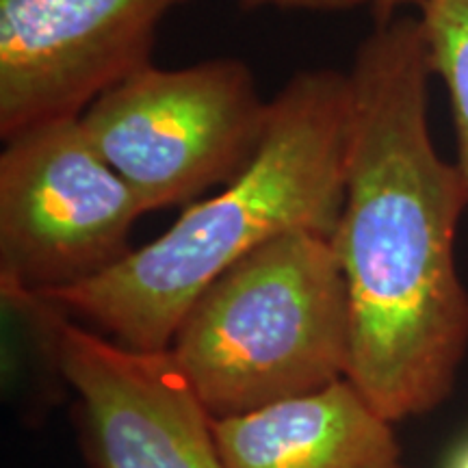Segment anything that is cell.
I'll use <instances>...</instances> for the list:
<instances>
[{
    "instance_id": "7",
    "label": "cell",
    "mask_w": 468,
    "mask_h": 468,
    "mask_svg": "<svg viewBox=\"0 0 468 468\" xmlns=\"http://www.w3.org/2000/svg\"><path fill=\"white\" fill-rule=\"evenodd\" d=\"M186 0H0V137L79 117L150 66L156 31Z\"/></svg>"
},
{
    "instance_id": "5",
    "label": "cell",
    "mask_w": 468,
    "mask_h": 468,
    "mask_svg": "<svg viewBox=\"0 0 468 468\" xmlns=\"http://www.w3.org/2000/svg\"><path fill=\"white\" fill-rule=\"evenodd\" d=\"M145 210L79 117L33 124L0 154V291L46 297L101 276L131 251Z\"/></svg>"
},
{
    "instance_id": "3",
    "label": "cell",
    "mask_w": 468,
    "mask_h": 468,
    "mask_svg": "<svg viewBox=\"0 0 468 468\" xmlns=\"http://www.w3.org/2000/svg\"><path fill=\"white\" fill-rule=\"evenodd\" d=\"M174 365L213 420L347 378V284L332 237L292 230L215 280L180 321Z\"/></svg>"
},
{
    "instance_id": "12",
    "label": "cell",
    "mask_w": 468,
    "mask_h": 468,
    "mask_svg": "<svg viewBox=\"0 0 468 468\" xmlns=\"http://www.w3.org/2000/svg\"><path fill=\"white\" fill-rule=\"evenodd\" d=\"M442 468H468V436L462 438L452 452L447 453Z\"/></svg>"
},
{
    "instance_id": "4",
    "label": "cell",
    "mask_w": 468,
    "mask_h": 468,
    "mask_svg": "<svg viewBox=\"0 0 468 468\" xmlns=\"http://www.w3.org/2000/svg\"><path fill=\"white\" fill-rule=\"evenodd\" d=\"M269 104L239 58L176 69L150 63L102 91L80 124L152 213L241 176L265 139Z\"/></svg>"
},
{
    "instance_id": "10",
    "label": "cell",
    "mask_w": 468,
    "mask_h": 468,
    "mask_svg": "<svg viewBox=\"0 0 468 468\" xmlns=\"http://www.w3.org/2000/svg\"><path fill=\"white\" fill-rule=\"evenodd\" d=\"M371 0H241L245 7H280V9H306V11H341L358 7Z\"/></svg>"
},
{
    "instance_id": "1",
    "label": "cell",
    "mask_w": 468,
    "mask_h": 468,
    "mask_svg": "<svg viewBox=\"0 0 468 468\" xmlns=\"http://www.w3.org/2000/svg\"><path fill=\"white\" fill-rule=\"evenodd\" d=\"M419 17H390L356 50L347 193L332 245L349 297L347 379L386 419L447 401L468 349L455 234L468 185L430 133Z\"/></svg>"
},
{
    "instance_id": "9",
    "label": "cell",
    "mask_w": 468,
    "mask_h": 468,
    "mask_svg": "<svg viewBox=\"0 0 468 468\" xmlns=\"http://www.w3.org/2000/svg\"><path fill=\"white\" fill-rule=\"evenodd\" d=\"M420 28L431 72L441 76L452 98L458 165L468 185V0H423Z\"/></svg>"
},
{
    "instance_id": "8",
    "label": "cell",
    "mask_w": 468,
    "mask_h": 468,
    "mask_svg": "<svg viewBox=\"0 0 468 468\" xmlns=\"http://www.w3.org/2000/svg\"><path fill=\"white\" fill-rule=\"evenodd\" d=\"M228 468H408L393 420L349 382L213 420Z\"/></svg>"
},
{
    "instance_id": "2",
    "label": "cell",
    "mask_w": 468,
    "mask_h": 468,
    "mask_svg": "<svg viewBox=\"0 0 468 468\" xmlns=\"http://www.w3.org/2000/svg\"><path fill=\"white\" fill-rule=\"evenodd\" d=\"M269 102L259 154L226 189L101 276L42 300L126 347L167 351L193 302L261 245L292 230L335 237L354 137L349 74L302 69Z\"/></svg>"
},
{
    "instance_id": "6",
    "label": "cell",
    "mask_w": 468,
    "mask_h": 468,
    "mask_svg": "<svg viewBox=\"0 0 468 468\" xmlns=\"http://www.w3.org/2000/svg\"><path fill=\"white\" fill-rule=\"evenodd\" d=\"M46 330L52 365L83 403L93 468H228L213 419L167 351H142L22 297Z\"/></svg>"
},
{
    "instance_id": "11",
    "label": "cell",
    "mask_w": 468,
    "mask_h": 468,
    "mask_svg": "<svg viewBox=\"0 0 468 468\" xmlns=\"http://www.w3.org/2000/svg\"><path fill=\"white\" fill-rule=\"evenodd\" d=\"M408 5H423V0H371V7L376 11L378 22H386L390 17H395L397 11L401 7H408Z\"/></svg>"
}]
</instances>
